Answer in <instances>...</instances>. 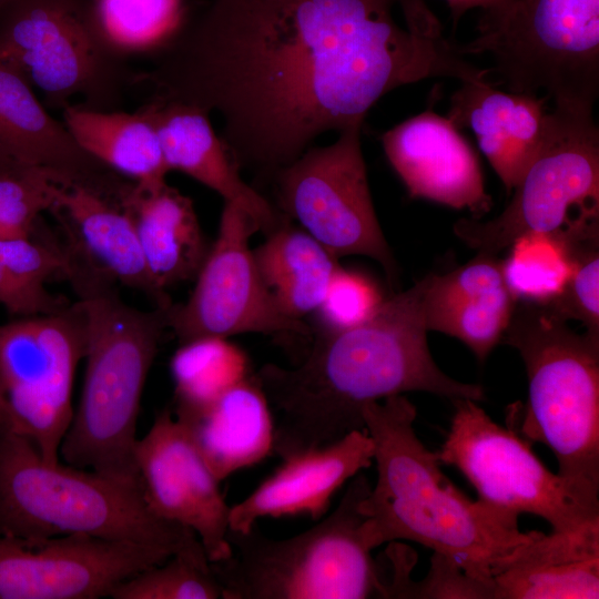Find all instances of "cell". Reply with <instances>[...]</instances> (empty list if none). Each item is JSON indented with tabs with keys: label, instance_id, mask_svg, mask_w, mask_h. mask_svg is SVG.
Listing matches in <instances>:
<instances>
[{
	"label": "cell",
	"instance_id": "28",
	"mask_svg": "<svg viewBox=\"0 0 599 599\" xmlns=\"http://www.w3.org/2000/svg\"><path fill=\"white\" fill-rule=\"evenodd\" d=\"M253 253L276 305L297 321L316 313L341 267L337 257L291 220L267 234Z\"/></svg>",
	"mask_w": 599,
	"mask_h": 599
},
{
	"label": "cell",
	"instance_id": "5",
	"mask_svg": "<svg viewBox=\"0 0 599 599\" xmlns=\"http://www.w3.org/2000/svg\"><path fill=\"white\" fill-rule=\"evenodd\" d=\"M78 301L85 317V374L60 456L70 466L139 483L136 424L148 375L169 329L167 307H134L119 288Z\"/></svg>",
	"mask_w": 599,
	"mask_h": 599
},
{
	"label": "cell",
	"instance_id": "1",
	"mask_svg": "<svg viewBox=\"0 0 599 599\" xmlns=\"http://www.w3.org/2000/svg\"><path fill=\"white\" fill-rule=\"evenodd\" d=\"M131 84L222 120L241 172L272 182L392 90L486 78L424 0H209Z\"/></svg>",
	"mask_w": 599,
	"mask_h": 599
},
{
	"label": "cell",
	"instance_id": "33",
	"mask_svg": "<svg viewBox=\"0 0 599 599\" xmlns=\"http://www.w3.org/2000/svg\"><path fill=\"white\" fill-rule=\"evenodd\" d=\"M502 261L506 284L517 301L546 303L570 273L564 240L547 234H529L515 241Z\"/></svg>",
	"mask_w": 599,
	"mask_h": 599
},
{
	"label": "cell",
	"instance_id": "14",
	"mask_svg": "<svg viewBox=\"0 0 599 599\" xmlns=\"http://www.w3.org/2000/svg\"><path fill=\"white\" fill-rule=\"evenodd\" d=\"M258 231L240 207L224 202L215 241L183 303L167 307V327L183 344L245 333L311 336L304 322L286 316L260 274L251 236Z\"/></svg>",
	"mask_w": 599,
	"mask_h": 599
},
{
	"label": "cell",
	"instance_id": "38",
	"mask_svg": "<svg viewBox=\"0 0 599 599\" xmlns=\"http://www.w3.org/2000/svg\"><path fill=\"white\" fill-rule=\"evenodd\" d=\"M8 426H9L8 408H7V404L3 398V395L0 390V429H8Z\"/></svg>",
	"mask_w": 599,
	"mask_h": 599
},
{
	"label": "cell",
	"instance_id": "18",
	"mask_svg": "<svg viewBox=\"0 0 599 599\" xmlns=\"http://www.w3.org/2000/svg\"><path fill=\"white\" fill-rule=\"evenodd\" d=\"M0 171H34L61 185H82L112 199L126 179L105 167L72 139L29 82L0 58Z\"/></svg>",
	"mask_w": 599,
	"mask_h": 599
},
{
	"label": "cell",
	"instance_id": "9",
	"mask_svg": "<svg viewBox=\"0 0 599 599\" xmlns=\"http://www.w3.org/2000/svg\"><path fill=\"white\" fill-rule=\"evenodd\" d=\"M505 210L486 222L460 219L454 233L478 254L496 256L518 238H558L599 224V128L593 112L550 110L545 144L512 190Z\"/></svg>",
	"mask_w": 599,
	"mask_h": 599
},
{
	"label": "cell",
	"instance_id": "6",
	"mask_svg": "<svg viewBox=\"0 0 599 599\" xmlns=\"http://www.w3.org/2000/svg\"><path fill=\"white\" fill-rule=\"evenodd\" d=\"M501 342L518 351L528 377L521 434L548 446L558 474L599 508V337L517 301Z\"/></svg>",
	"mask_w": 599,
	"mask_h": 599
},
{
	"label": "cell",
	"instance_id": "39",
	"mask_svg": "<svg viewBox=\"0 0 599 599\" xmlns=\"http://www.w3.org/2000/svg\"><path fill=\"white\" fill-rule=\"evenodd\" d=\"M3 0H0V3L2 2Z\"/></svg>",
	"mask_w": 599,
	"mask_h": 599
},
{
	"label": "cell",
	"instance_id": "16",
	"mask_svg": "<svg viewBox=\"0 0 599 599\" xmlns=\"http://www.w3.org/2000/svg\"><path fill=\"white\" fill-rule=\"evenodd\" d=\"M50 213L63 235V277L78 298L123 286L143 293L155 307L173 304L155 286L133 223L116 200L87 186L60 185Z\"/></svg>",
	"mask_w": 599,
	"mask_h": 599
},
{
	"label": "cell",
	"instance_id": "4",
	"mask_svg": "<svg viewBox=\"0 0 599 599\" xmlns=\"http://www.w3.org/2000/svg\"><path fill=\"white\" fill-rule=\"evenodd\" d=\"M0 535L26 541L85 535L172 554L200 541L151 510L141 481L49 463L9 429H0Z\"/></svg>",
	"mask_w": 599,
	"mask_h": 599
},
{
	"label": "cell",
	"instance_id": "7",
	"mask_svg": "<svg viewBox=\"0 0 599 599\" xmlns=\"http://www.w3.org/2000/svg\"><path fill=\"white\" fill-rule=\"evenodd\" d=\"M370 490L357 474L336 508L312 528L287 539L229 530L231 555L211 562L222 599L386 598L385 582L359 509Z\"/></svg>",
	"mask_w": 599,
	"mask_h": 599
},
{
	"label": "cell",
	"instance_id": "35",
	"mask_svg": "<svg viewBox=\"0 0 599 599\" xmlns=\"http://www.w3.org/2000/svg\"><path fill=\"white\" fill-rule=\"evenodd\" d=\"M61 184L34 171H0V237L31 235Z\"/></svg>",
	"mask_w": 599,
	"mask_h": 599
},
{
	"label": "cell",
	"instance_id": "31",
	"mask_svg": "<svg viewBox=\"0 0 599 599\" xmlns=\"http://www.w3.org/2000/svg\"><path fill=\"white\" fill-rule=\"evenodd\" d=\"M99 32L115 54L155 53L180 31L184 0H89Z\"/></svg>",
	"mask_w": 599,
	"mask_h": 599
},
{
	"label": "cell",
	"instance_id": "17",
	"mask_svg": "<svg viewBox=\"0 0 599 599\" xmlns=\"http://www.w3.org/2000/svg\"><path fill=\"white\" fill-rule=\"evenodd\" d=\"M135 464L144 498L156 516L194 531L211 562L231 555L230 506L172 410L163 409L138 439Z\"/></svg>",
	"mask_w": 599,
	"mask_h": 599
},
{
	"label": "cell",
	"instance_id": "8",
	"mask_svg": "<svg viewBox=\"0 0 599 599\" xmlns=\"http://www.w3.org/2000/svg\"><path fill=\"white\" fill-rule=\"evenodd\" d=\"M458 53L488 54L508 91L593 112L599 95V0H502L483 10Z\"/></svg>",
	"mask_w": 599,
	"mask_h": 599
},
{
	"label": "cell",
	"instance_id": "2",
	"mask_svg": "<svg viewBox=\"0 0 599 599\" xmlns=\"http://www.w3.org/2000/svg\"><path fill=\"white\" fill-rule=\"evenodd\" d=\"M426 285L427 275L384 300L363 323L321 331L301 364H265L253 373L273 415L272 454L285 459L365 430L366 405L407 392L485 400L481 385L458 382L434 362L423 306Z\"/></svg>",
	"mask_w": 599,
	"mask_h": 599
},
{
	"label": "cell",
	"instance_id": "13",
	"mask_svg": "<svg viewBox=\"0 0 599 599\" xmlns=\"http://www.w3.org/2000/svg\"><path fill=\"white\" fill-rule=\"evenodd\" d=\"M362 128L351 125L332 144L307 149L272 182L282 214L298 222L335 257L368 256L393 281L397 266L375 212Z\"/></svg>",
	"mask_w": 599,
	"mask_h": 599
},
{
	"label": "cell",
	"instance_id": "30",
	"mask_svg": "<svg viewBox=\"0 0 599 599\" xmlns=\"http://www.w3.org/2000/svg\"><path fill=\"white\" fill-rule=\"evenodd\" d=\"M174 410L205 406L250 377L245 352L224 337H201L183 344L171 358Z\"/></svg>",
	"mask_w": 599,
	"mask_h": 599
},
{
	"label": "cell",
	"instance_id": "10",
	"mask_svg": "<svg viewBox=\"0 0 599 599\" xmlns=\"http://www.w3.org/2000/svg\"><path fill=\"white\" fill-rule=\"evenodd\" d=\"M89 0H3L0 58L44 99L65 108L75 97L108 109L122 74Z\"/></svg>",
	"mask_w": 599,
	"mask_h": 599
},
{
	"label": "cell",
	"instance_id": "34",
	"mask_svg": "<svg viewBox=\"0 0 599 599\" xmlns=\"http://www.w3.org/2000/svg\"><path fill=\"white\" fill-rule=\"evenodd\" d=\"M570 273L559 292L545 305L568 322L579 321L586 333L599 337V226L564 238Z\"/></svg>",
	"mask_w": 599,
	"mask_h": 599
},
{
	"label": "cell",
	"instance_id": "24",
	"mask_svg": "<svg viewBox=\"0 0 599 599\" xmlns=\"http://www.w3.org/2000/svg\"><path fill=\"white\" fill-rule=\"evenodd\" d=\"M599 598V518L541 532L493 572L491 599Z\"/></svg>",
	"mask_w": 599,
	"mask_h": 599
},
{
	"label": "cell",
	"instance_id": "37",
	"mask_svg": "<svg viewBox=\"0 0 599 599\" xmlns=\"http://www.w3.org/2000/svg\"><path fill=\"white\" fill-rule=\"evenodd\" d=\"M450 9L451 17H454L455 23L458 19L468 10L480 8L485 10L490 8L502 0H445Z\"/></svg>",
	"mask_w": 599,
	"mask_h": 599
},
{
	"label": "cell",
	"instance_id": "26",
	"mask_svg": "<svg viewBox=\"0 0 599 599\" xmlns=\"http://www.w3.org/2000/svg\"><path fill=\"white\" fill-rule=\"evenodd\" d=\"M173 415L220 483L272 454L273 415L253 374L212 403Z\"/></svg>",
	"mask_w": 599,
	"mask_h": 599
},
{
	"label": "cell",
	"instance_id": "27",
	"mask_svg": "<svg viewBox=\"0 0 599 599\" xmlns=\"http://www.w3.org/2000/svg\"><path fill=\"white\" fill-rule=\"evenodd\" d=\"M62 122L83 152L118 175L145 186L167 182L171 171L144 105L123 112L72 103Z\"/></svg>",
	"mask_w": 599,
	"mask_h": 599
},
{
	"label": "cell",
	"instance_id": "23",
	"mask_svg": "<svg viewBox=\"0 0 599 599\" xmlns=\"http://www.w3.org/2000/svg\"><path fill=\"white\" fill-rule=\"evenodd\" d=\"M516 303L502 261L486 254L450 273L428 274L423 300L427 329L458 338L481 363L501 342Z\"/></svg>",
	"mask_w": 599,
	"mask_h": 599
},
{
	"label": "cell",
	"instance_id": "22",
	"mask_svg": "<svg viewBox=\"0 0 599 599\" xmlns=\"http://www.w3.org/2000/svg\"><path fill=\"white\" fill-rule=\"evenodd\" d=\"M487 80L463 82L453 94L448 118L468 126L508 194L540 153L548 132L549 100L500 91Z\"/></svg>",
	"mask_w": 599,
	"mask_h": 599
},
{
	"label": "cell",
	"instance_id": "25",
	"mask_svg": "<svg viewBox=\"0 0 599 599\" xmlns=\"http://www.w3.org/2000/svg\"><path fill=\"white\" fill-rule=\"evenodd\" d=\"M130 216L148 270L164 293L194 280L210 246L193 201L164 182L145 186L130 182L119 199Z\"/></svg>",
	"mask_w": 599,
	"mask_h": 599
},
{
	"label": "cell",
	"instance_id": "20",
	"mask_svg": "<svg viewBox=\"0 0 599 599\" xmlns=\"http://www.w3.org/2000/svg\"><path fill=\"white\" fill-rule=\"evenodd\" d=\"M282 460L247 497L230 506L229 530L246 532L266 517L319 519L334 494L373 464L374 443L366 430H354L329 445Z\"/></svg>",
	"mask_w": 599,
	"mask_h": 599
},
{
	"label": "cell",
	"instance_id": "3",
	"mask_svg": "<svg viewBox=\"0 0 599 599\" xmlns=\"http://www.w3.org/2000/svg\"><path fill=\"white\" fill-rule=\"evenodd\" d=\"M416 407L396 395L365 406V430L374 443L377 480L362 499L374 548L384 542L420 544L484 585L491 599L493 572L540 531L522 532L518 519L471 500L440 469L437 451L418 438Z\"/></svg>",
	"mask_w": 599,
	"mask_h": 599
},
{
	"label": "cell",
	"instance_id": "32",
	"mask_svg": "<svg viewBox=\"0 0 599 599\" xmlns=\"http://www.w3.org/2000/svg\"><path fill=\"white\" fill-rule=\"evenodd\" d=\"M112 599H222L206 552L197 541L164 562L142 570L116 585Z\"/></svg>",
	"mask_w": 599,
	"mask_h": 599
},
{
	"label": "cell",
	"instance_id": "29",
	"mask_svg": "<svg viewBox=\"0 0 599 599\" xmlns=\"http://www.w3.org/2000/svg\"><path fill=\"white\" fill-rule=\"evenodd\" d=\"M40 224L28 236L0 237V304L14 317L60 312L72 302L47 288L49 280L64 276L65 258Z\"/></svg>",
	"mask_w": 599,
	"mask_h": 599
},
{
	"label": "cell",
	"instance_id": "36",
	"mask_svg": "<svg viewBox=\"0 0 599 599\" xmlns=\"http://www.w3.org/2000/svg\"><path fill=\"white\" fill-rule=\"evenodd\" d=\"M384 300L370 280L341 266L316 311L324 326L321 331L336 332L356 326L369 318Z\"/></svg>",
	"mask_w": 599,
	"mask_h": 599
},
{
	"label": "cell",
	"instance_id": "15",
	"mask_svg": "<svg viewBox=\"0 0 599 599\" xmlns=\"http://www.w3.org/2000/svg\"><path fill=\"white\" fill-rule=\"evenodd\" d=\"M171 551L85 535L38 541L0 535V599H97Z\"/></svg>",
	"mask_w": 599,
	"mask_h": 599
},
{
	"label": "cell",
	"instance_id": "21",
	"mask_svg": "<svg viewBox=\"0 0 599 599\" xmlns=\"http://www.w3.org/2000/svg\"><path fill=\"white\" fill-rule=\"evenodd\" d=\"M170 171H180L245 212L265 235L288 220L242 177L210 115L187 104L152 99L144 104Z\"/></svg>",
	"mask_w": 599,
	"mask_h": 599
},
{
	"label": "cell",
	"instance_id": "11",
	"mask_svg": "<svg viewBox=\"0 0 599 599\" xmlns=\"http://www.w3.org/2000/svg\"><path fill=\"white\" fill-rule=\"evenodd\" d=\"M477 403L453 400L450 428L437 455L440 464L456 467L467 478L478 500L515 519L521 514L538 516L551 531L599 518V508L551 473L529 441L495 423Z\"/></svg>",
	"mask_w": 599,
	"mask_h": 599
},
{
	"label": "cell",
	"instance_id": "12",
	"mask_svg": "<svg viewBox=\"0 0 599 599\" xmlns=\"http://www.w3.org/2000/svg\"><path fill=\"white\" fill-rule=\"evenodd\" d=\"M85 348V317L78 300L57 313L0 325V390L8 429L30 440L49 463L60 461L74 412L75 370Z\"/></svg>",
	"mask_w": 599,
	"mask_h": 599
},
{
	"label": "cell",
	"instance_id": "19",
	"mask_svg": "<svg viewBox=\"0 0 599 599\" xmlns=\"http://www.w3.org/2000/svg\"><path fill=\"white\" fill-rule=\"evenodd\" d=\"M447 116L426 110L382 134L392 167L410 197L468 209L479 220L493 206L478 159Z\"/></svg>",
	"mask_w": 599,
	"mask_h": 599
}]
</instances>
